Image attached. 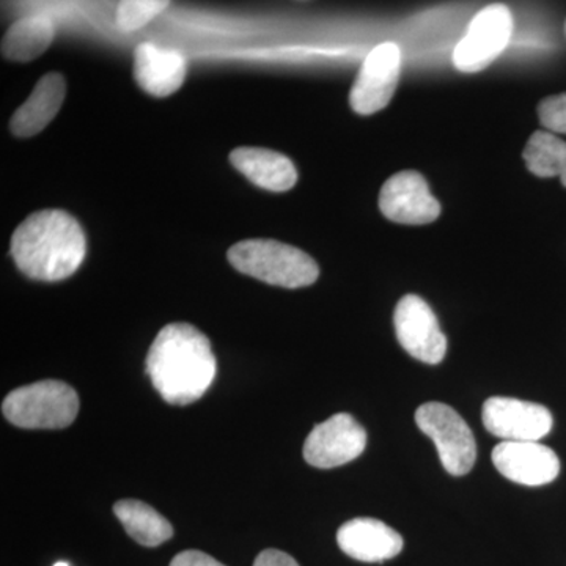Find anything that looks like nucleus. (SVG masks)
I'll return each mask as SVG.
<instances>
[{"mask_svg":"<svg viewBox=\"0 0 566 566\" xmlns=\"http://www.w3.org/2000/svg\"><path fill=\"white\" fill-rule=\"evenodd\" d=\"M214 354L207 335L188 323L167 324L147 354V374L167 403L200 400L216 378Z\"/></svg>","mask_w":566,"mask_h":566,"instance_id":"f257e3e1","label":"nucleus"},{"mask_svg":"<svg viewBox=\"0 0 566 566\" xmlns=\"http://www.w3.org/2000/svg\"><path fill=\"white\" fill-rule=\"evenodd\" d=\"M85 252L81 223L62 210L33 212L11 237V259L33 281H65L80 270Z\"/></svg>","mask_w":566,"mask_h":566,"instance_id":"f03ea898","label":"nucleus"},{"mask_svg":"<svg viewBox=\"0 0 566 566\" xmlns=\"http://www.w3.org/2000/svg\"><path fill=\"white\" fill-rule=\"evenodd\" d=\"M229 262L241 274L282 289H304L316 282L318 264L311 255L274 240H248L229 249Z\"/></svg>","mask_w":566,"mask_h":566,"instance_id":"7ed1b4c3","label":"nucleus"},{"mask_svg":"<svg viewBox=\"0 0 566 566\" xmlns=\"http://www.w3.org/2000/svg\"><path fill=\"white\" fill-rule=\"evenodd\" d=\"M2 412L10 423L28 430H61L80 412V397L62 381H40L7 395Z\"/></svg>","mask_w":566,"mask_h":566,"instance_id":"20e7f679","label":"nucleus"},{"mask_svg":"<svg viewBox=\"0 0 566 566\" xmlns=\"http://www.w3.org/2000/svg\"><path fill=\"white\" fill-rule=\"evenodd\" d=\"M416 423L434 442L441 463L450 475L463 476L474 468V433L455 409L444 403H424L416 411Z\"/></svg>","mask_w":566,"mask_h":566,"instance_id":"39448f33","label":"nucleus"},{"mask_svg":"<svg viewBox=\"0 0 566 566\" xmlns=\"http://www.w3.org/2000/svg\"><path fill=\"white\" fill-rule=\"evenodd\" d=\"M513 32L512 11L490 6L475 14L464 39L457 44L453 63L463 73L488 69L509 46Z\"/></svg>","mask_w":566,"mask_h":566,"instance_id":"423d86ee","label":"nucleus"},{"mask_svg":"<svg viewBox=\"0 0 566 566\" xmlns=\"http://www.w3.org/2000/svg\"><path fill=\"white\" fill-rule=\"evenodd\" d=\"M401 73V51L398 44L381 43L365 57L349 92V104L359 115L385 109L397 91Z\"/></svg>","mask_w":566,"mask_h":566,"instance_id":"0eeeda50","label":"nucleus"},{"mask_svg":"<svg viewBox=\"0 0 566 566\" xmlns=\"http://www.w3.org/2000/svg\"><path fill=\"white\" fill-rule=\"evenodd\" d=\"M395 333L405 352L420 363L441 364L447 338L430 305L416 294H406L394 314Z\"/></svg>","mask_w":566,"mask_h":566,"instance_id":"6e6552de","label":"nucleus"},{"mask_svg":"<svg viewBox=\"0 0 566 566\" xmlns=\"http://www.w3.org/2000/svg\"><path fill=\"white\" fill-rule=\"evenodd\" d=\"M367 431L353 416L340 412L318 423L305 439L304 458L318 469L352 463L363 455Z\"/></svg>","mask_w":566,"mask_h":566,"instance_id":"1a4fd4ad","label":"nucleus"},{"mask_svg":"<svg viewBox=\"0 0 566 566\" xmlns=\"http://www.w3.org/2000/svg\"><path fill=\"white\" fill-rule=\"evenodd\" d=\"M483 424L504 442H539L553 430V415L543 405L491 397L483 405Z\"/></svg>","mask_w":566,"mask_h":566,"instance_id":"9d476101","label":"nucleus"},{"mask_svg":"<svg viewBox=\"0 0 566 566\" xmlns=\"http://www.w3.org/2000/svg\"><path fill=\"white\" fill-rule=\"evenodd\" d=\"M379 208L389 221L406 226H423L441 216V205L430 192L427 180L415 170L394 175L385 182Z\"/></svg>","mask_w":566,"mask_h":566,"instance_id":"9b49d317","label":"nucleus"},{"mask_svg":"<svg viewBox=\"0 0 566 566\" xmlns=\"http://www.w3.org/2000/svg\"><path fill=\"white\" fill-rule=\"evenodd\" d=\"M499 474L517 485L543 486L560 472V460L553 449L539 442H501L493 450Z\"/></svg>","mask_w":566,"mask_h":566,"instance_id":"f8f14e48","label":"nucleus"},{"mask_svg":"<svg viewBox=\"0 0 566 566\" xmlns=\"http://www.w3.org/2000/svg\"><path fill=\"white\" fill-rule=\"evenodd\" d=\"M337 543L346 556L365 564H381L403 551V538L374 517H356L338 528Z\"/></svg>","mask_w":566,"mask_h":566,"instance_id":"ddd939ff","label":"nucleus"},{"mask_svg":"<svg viewBox=\"0 0 566 566\" xmlns=\"http://www.w3.org/2000/svg\"><path fill=\"white\" fill-rule=\"evenodd\" d=\"M133 71L142 91L156 98H166L185 84L186 59L177 50L142 43L134 51Z\"/></svg>","mask_w":566,"mask_h":566,"instance_id":"4468645a","label":"nucleus"},{"mask_svg":"<svg viewBox=\"0 0 566 566\" xmlns=\"http://www.w3.org/2000/svg\"><path fill=\"white\" fill-rule=\"evenodd\" d=\"M65 95V77L61 73H48L36 82L28 102L14 112L10 120V132L21 139L36 136L61 112Z\"/></svg>","mask_w":566,"mask_h":566,"instance_id":"2eb2a0df","label":"nucleus"},{"mask_svg":"<svg viewBox=\"0 0 566 566\" xmlns=\"http://www.w3.org/2000/svg\"><path fill=\"white\" fill-rule=\"evenodd\" d=\"M230 163L238 172L266 191L286 192L294 188L297 181L294 164L285 155L268 148H234L230 153Z\"/></svg>","mask_w":566,"mask_h":566,"instance_id":"dca6fc26","label":"nucleus"},{"mask_svg":"<svg viewBox=\"0 0 566 566\" xmlns=\"http://www.w3.org/2000/svg\"><path fill=\"white\" fill-rule=\"evenodd\" d=\"M55 28L50 18H22L3 35L0 51L9 61L31 62L48 51L54 41Z\"/></svg>","mask_w":566,"mask_h":566,"instance_id":"f3484780","label":"nucleus"},{"mask_svg":"<svg viewBox=\"0 0 566 566\" xmlns=\"http://www.w3.org/2000/svg\"><path fill=\"white\" fill-rule=\"evenodd\" d=\"M114 513L128 535L142 546L156 547L172 538V524L144 502L136 499L118 501Z\"/></svg>","mask_w":566,"mask_h":566,"instance_id":"a211bd4d","label":"nucleus"},{"mask_svg":"<svg viewBox=\"0 0 566 566\" xmlns=\"http://www.w3.org/2000/svg\"><path fill=\"white\" fill-rule=\"evenodd\" d=\"M527 169L539 178H560L566 188V142L553 133L532 134L524 150Z\"/></svg>","mask_w":566,"mask_h":566,"instance_id":"6ab92c4d","label":"nucleus"},{"mask_svg":"<svg viewBox=\"0 0 566 566\" xmlns=\"http://www.w3.org/2000/svg\"><path fill=\"white\" fill-rule=\"evenodd\" d=\"M169 2L156 0H129L122 2L117 10V25L125 32H134L144 28L153 18L167 9Z\"/></svg>","mask_w":566,"mask_h":566,"instance_id":"aec40b11","label":"nucleus"},{"mask_svg":"<svg viewBox=\"0 0 566 566\" xmlns=\"http://www.w3.org/2000/svg\"><path fill=\"white\" fill-rule=\"evenodd\" d=\"M538 117L547 132L566 134V93L543 99L538 106Z\"/></svg>","mask_w":566,"mask_h":566,"instance_id":"412c9836","label":"nucleus"},{"mask_svg":"<svg viewBox=\"0 0 566 566\" xmlns=\"http://www.w3.org/2000/svg\"><path fill=\"white\" fill-rule=\"evenodd\" d=\"M170 566H226L202 551H185L170 562Z\"/></svg>","mask_w":566,"mask_h":566,"instance_id":"4be33fe9","label":"nucleus"},{"mask_svg":"<svg viewBox=\"0 0 566 566\" xmlns=\"http://www.w3.org/2000/svg\"><path fill=\"white\" fill-rule=\"evenodd\" d=\"M253 566H300L292 556L277 549H264L255 558Z\"/></svg>","mask_w":566,"mask_h":566,"instance_id":"5701e85b","label":"nucleus"},{"mask_svg":"<svg viewBox=\"0 0 566 566\" xmlns=\"http://www.w3.org/2000/svg\"><path fill=\"white\" fill-rule=\"evenodd\" d=\"M54 566H70L66 562H57Z\"/></svg>","mask_w":566,"mask_h":566,"instance_id":"b1692460","label":"nucleus"},{"mask_svg":"<svg viewBox=\"0 0 566 566\" xmlns=\"http://www.w3.org/2000/svg\"><path fill=\"white\" fill-rule=\"evenodd\" d=\"M565 35H566V22H565Z\"/></svg>","mask_w":566,"mask_h":566,"instance_id":"393cba45","label":"nucleus"}]
</instances>
